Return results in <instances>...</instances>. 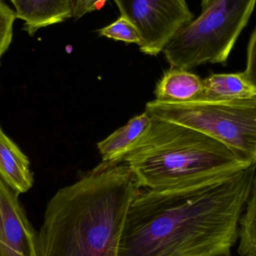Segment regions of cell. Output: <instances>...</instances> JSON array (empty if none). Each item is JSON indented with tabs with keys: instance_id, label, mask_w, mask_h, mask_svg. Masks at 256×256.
Listing matches in <instances>:
<instances>
[{
	"instance_id": "1",
	"label": "cell",
	"mask_w": 256,
	"mask_h": 256,
	"mask_svg": "<svg viewBox=\"0 0 256 256\" xmlns=\"http://www.w3.org/2000/svg\"><path fill=\"white\" fill-rule=\"evenodd\" d=\"M256 165L202 183L140 191L118 256H230Z\"/></svg>"
},
{
	"instance_id": "2",
	"label": "cell",
	"mask_w": 256,
	"mask_h": 256,
	"mask_svg": "<svg viewBox=\"0 0 256 256\" xmlns=\"http://www.w3.org/2000/svg\"><path fill=\"white\" fill-rule=\"evenodd\" d=\"M140 190L127 164L104 162L58 190L38 232L39 256H118L128 212Z\"/></svg>"
},
{
	"instance_id": "3",
	"label": "cell",
	"mask_w": 256,
	"mask_h": 256,
	"mask_svg": "<svg viewBox=\"0 0 256 256\" xmlns=\"http://www.w3.org/2000/svg\"><path fill=\"white\" fill-rule=\"evenodd\" d=\"M152 117L148 127L122 160L141 188L154 190L183 188L251 166L200 131Z\"/></svg>"
},
{
	"instance_id": "4",
	"label": "cell",
	"mask_w": 256,
	"mask_h": 256,
	"mask_svg": "<svg viewBox=\"0 0 256 256\" xmlns=\"http://www.w3.org/2000/svg\"><path fill=\"white\" fill-rule=\"evenodd\" d=\"M256 4V0H210L162 50L171 68L189 70L206 63L226 64Z\"/></svg>"
},
{
	"instance_id": "5",
	"label": "cell",
	"mask_w": 256,
	"mask_h": 256,
	"mask_svg": "<svg viewBox=\"0 0 256 256\" xmlns=\"http://www.w3.org/2000/svg\"><path fill=\"white\" fill-rule=\"evenodd\" d=\"M152 116L200 131L230 148L250 165L256 155V98L233 102L146 104Z\"/></svg>"
},
{
	"instance_id": "6",
	"label": "cell",
	"mask_w": 256,
	"mask_h": 256,
	"mask_svg": "<svg viewBox=\"0 0 256 256\" xmlns=\"http://www.w3.org/2000/svg\"><path fill=\"white\" fill-rule=\"evenodd\" d=\"M122 16L136 28L140 50L156 56L182 27L194 19L186 0H114Z\"/></svg>"
},
{
	"instance_id": "7",
	"label": "cell",
	"mask_w": 256,
	"mask_h": 256,
	"mask_svg": "<svg viewBox=\"0 0 256 256\" xmlns=\"http://www.w3.org/2000/svg\"><path fill=\"white\" fill-rule=\"evenodd\" d=\"M19 196L0 177V256H39L38 236Z\"/></svg>"
},
{
	"instance_id": "8",
	"label": "cell",
	"mask_w": 256,
	"mask_h": 256,
	"mask_svg": "<svg viewBox=\"0 0 256 256\" xmlns=\"http://www.w3.org/2000/svg\"><path fill=\"white\" fill-rule=\"evenodd\" d=\"M18 19L24 21V31L32 36L44 27L74 18L73 0H10Z\"/></svg>"
},
{
	"instance_id": "9",
	"label": "cell",
	"mask_w": 256,
	"mask_h": 256,
	"mask_svg": "<svg viewBox=\"0 0 256 256\" xmlns=\"http://www.w3.org/2000/svg\"><path fill=\"white\" fill-rule=\"evenodd\" d=\"M28 156L3 131L0 124V177L19 194L28 192L34 184V174Z\"/></svg>"
},
{
	"instance_id": "10",
	"label": "cell",
	"mask_w": 256,
	"mask_h": 256,
	"mask_svg": "<svg viewBox=\"0 0 256 256\" xmlns=\"http://www.w3.org/2000/svg\"><path fill=\"white\" fill-rule=\"evenodd\" d=\"M256 98V88L246 80L240 72L214 74L202 80V90L197 100L224 102Z\"/></svg>"
},
{
	"instance_id": "11",
	"label": "cell",
	"mask_w": 256,
	"mask_h": 256,
	"mask_svg": "<svg viewBox=\"0 0 256 256\" xmlns=\"http://www.w3.org/2000/svg\"><path fill=\"white\" fill-rule=\"evenodd\" d=\"M152 116L144 111L98 143L102 162L114 164L122 162L124 155L144 134L152 122Z\"/></svg>"
},
{
	"instance_id": "12",
	"label": "cell",
	"mask_w": 256,
	"mask_h": 256,
	"mask_svg": "<svg viewBox=\"0 0 256 256\" xmlns=\"http://www.w3.org/2000/svg\"><path fill=\"white\" fill-rule=\"evenodd\" d=\"M202 80L189 70L171 68L164 72L154 90L156 100L162 102H189L198 100Z\"/></svg>"
},
{
	"instance_id": "13",
	"label": "cell",
	"mask_w": 256,
	"mask_h": 256,
	"mask_svg": "<svg viewBox=\"0 0 256 256\" xmlns=\"http://www.w3.org/2000/svg\"><path fill=\"white\" fill-rule=\"evenodd\" d=\"M240 256H256V170L252 179L249 197L238 226Z\"/></svg>"
},
{
	"instance_id": "14",
	"label": "cell",
	"mask_w": 256,
	"mask_h": 256,
	"mask_svg": "<svg viewBox=\"0 0 256 256\" xmlns=\"http://www.w3.org/2000/svg\"><path fill=\"white\" fill-rule=\"evenodd\" d=\"M98 32L99 36L114 40H121L127 44H136L138 46L141 44L136 28L124 16H120L116 21Z\"/></svg>"
},
{
	"instance_id": "15",
	"label": "cell",
	"mask_w": 256,
	"mask_h": 256,
	"mask_svg": "<svg viewBox=\"0 0 256 256\" xmlns=\"http://www.w3.org/2000/svg\"><path fill=\"white\" fill-rule=\"evenodd\" d=\"M16 19L14 10L3 1H0V64L13 38V26Z\"/></svg>"
},
{
	"instance_id": "16",
	"label": "cell",
	"mask_w": 256,
	"mask_h": 256,
	"mask_svg": "<svg viewBox=\"0 0 256 256\" xmlns=\"http://www.w3.org/2000/svg\"><path fill=\"white\" fill-rule=\"evenodd\" d=\"M242 74L246 80L256 90V26L248 44L246 68Z\"/></svg>"
},
{
	"instance_id": "17",
	"label": "cell",
	"mask_w": 256,
	"mask_h": 256,
	"mask_svg": "<svg viewBox=\"0 0 256 256\" xmlns=\"http://www.w3.org/2000/svg\"><path fill=\"white\" fill-rule=\"evenodd\" d=\"M108 0H76L74 8V18L78 20L86 14L100 10Z\"/></svg>"
},
{
	"instance_id": "18",
	"label": "cell",
	"mask_w": 256,
	"mask_h": 256,
	"mask_svg": "<svg viewBox=\"0 0 256 256\" xmlns=\"http://www.w3.org/2000/svg\"><path fill=\"white\" fill-rule=\"evenodd\" d=\"M210 0H202V8H204L206 7L209 2H210Z\"/></svg>"
},
{
	"instance_id": "19",
	"label": "cell",
	"mask_w": 256,
	"mask_h": 256,
	"mask_svg": "<svg viewBox=\"0 0 256 256\" xmlns=\"http://www.w3.org/2000/svg\"><path fill=\"white\" fill-rule=\"evenodd\" d=\"M254 164L256 165V158H255V162H254Z\"/></svg>"
},
{
	"instance_id": "20",
	"label": "cell",
	"mask_w": 256,
	"mask_h": 256,
	"mask_svg": "<svg viewBox=\"0 0 256 256\" xmlns=\"http://www.w3.org/2000/svg\"><path fill=\"white\" fill-rule=\"evenodd\" d=\"M0 1H3V0H0Z\"/></svg>"
}]
</instances>
